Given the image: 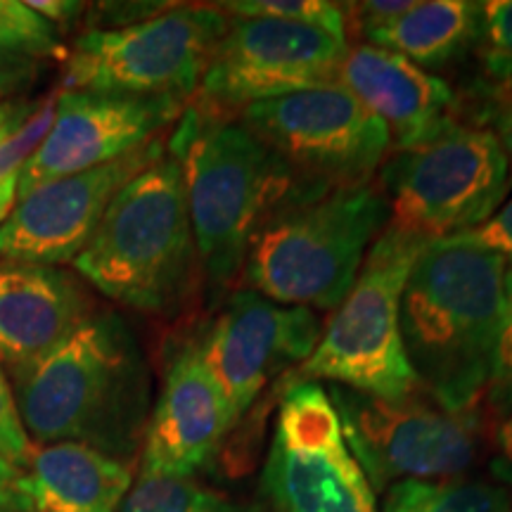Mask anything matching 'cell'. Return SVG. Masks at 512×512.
<instances>
[{"label":"cell","instance_id":"cell-1","mask_svg":"<svg viewBox=\"0 0 512 512\" xmlns=\"http://www.w3.org/2000/svg\"><path fill=\"white\" fill-rule=\"evenodd\" d=\"M31 444L91 446L131 465L150 418V368L117 313L95 311L60 347L10 375Z\"/></svg>","mask_w":512,"mask_h":512},{"label":"cell","instance_id":"cell-2","mask_svg":"<svg viewBox=\"0 0 512 512\" xmlns=\"http://www.w3.org/2000/svg\"><path fill=\"white\" fill-rule=\"evenodd\" d=\"M508 264L470 238L427 242L401 294V339L422 394L475 411L503 323Z\"/></svg>","mask_w":512,"mask_h":512},{"label":"cell","instance_id":"cell-3","mask_svg":"<svg viewBox=\"0 0 512 512\" xmlns=\"http://www.w3.org/2000/svg\"><path fill=\"white\" fill-rule=\"evenodd\" d=\"M181 166L192 235L211 304L240 280L254 233L273 209L302 192L299 181L238 117L188 105L166 147Z\"/></svg>","mask_w":512,"mask_h":512},{"label":"cell","instance_id":"cell-4","mask_svg":"<svg viewBox=\"0 0 512 512\" xmlns=\"http://www.w3.org/2000/svg\"><path fill=\"white\" fill-rule=\"evenodd\" d=\"M72 266L126 309L150 316L183 309L202 268L181 166L169 152L114 195Z\"/></svg>","mask_w":512,"mask_h":512},{"label":"cell","instance_id":"cell-5","mask_svg":"<svg viewBox=\"0 0 512 512\" xmlns=\"http://www.w3.org/2000/svg\"><path fill=\"white\" fill-rule=\"evenodd\" d=\"M387 226L389 202L375 181L302 192L256 230L240 280L271 302L335 311Z\"/></svg>","mask_w":512,"mask_h":512},{"label":"cell","instance_id":"cell-6","mask_svg":"<svg viewBox=\"0 0 512 512\" xmlns=\"http://www.w3.org/2000/svg\"><path fill=\"white\" fill-rule=\"evenodd\" d=\"M427 240L389 223L356 283L332 311L316 349L292 377L330 382L380 399L420 392L401 339V294Z\"/></svg>","mask_w":512,"mask_h":512},{"label":"cell","instance_id":"cell-7","mask_svg":"<svg viewBox=\"0 0 512 512\" xmlns=\"http://www.w3.org/2000/svg\"><path fill=\"white\" fill-rule=\"evenodd\" d=\"M377 176L389 223L427 242L479 228L510 188V164L496 133L456 119L425 143L389 152Z\"/></svg>","mask_w":512,"mask_h":512},{"label":"cell","instance_id":"cell-8","mask_svg":"<svg viewBox=\"0 0 512 512\" xmlns=\"http://www.w3.org/2000/svg\"><path fill=\"white\" fill-rule=\"evenodd\" d=\"M228 22L216 5H171L117 29H88L64 57L62 91L190 102Z\"/></svg>","mask_w":512,"mask_h":512},{"label":"cell","instance_id":"cell-9","mask_svg":"<svg viewBox=\"0 0 512 512\" xmlns=\"http://www.w3.org/2000/svg\"><path fill=\"white\" fill-rule=\"evenodd\" d=\"M328 394L344 439L373 491L403 479H458L482 451V418L475 411H448L420 392L380 399L330 384Z\"/></svg>","mask_w":512,"mask_h":512},{"label":"cell","instance_id":"cell-10","mask_svg":"<svg viewBox=\"0 0 512 512\" xmlns=\"http://www.w3.org/2000/svg\"><path fill=\"white\" fill-rule=\"evenodd\" d=\"M238 119L316 188L370 183L392 152L387 126L339 83L256 102Z\"/></svg>","mask_w":512,"mask_h":512},{"label":"cell","instance_id":"cell-11","mask_svg":"<svg viewBox=\"0 0 512 512\" xmlns=\"http://www.w3.org/2000/svg\"><path fill=\"white\" fill-rule=\"evenodd\" d=\"M261 486L273 512H377L373 486L320 382L290 377Z\"/></svg>","mask_w":512,"mask_h":512},{"label":"cell","instance_id":"cell-12","mask_svg":"<svg viewBox=\"0 0 512 512\" xmlns=\"http://www.w3.org/2000/svg\"><path fill=\"white\" fill-rule=\"evenodd\" d=\"M347 41L275 19L230 17L190 105L238 117L283 95L337 83Z\"/></svg>","mask_w":512,"mask_h":512},{"label":"cell","instance_id":"cell-13","mask_svg":"<svg viewBox=\"0 0 512 512\" xmlns=\"http://www.w3.org/2000/svg\"><path fill=\"white\" fill-rule=\"evenodd\" d=\"M320 335L323 320L316 311L271 302L245 287L223 299L192 344L240 420L268 382L302 366Z\"/></svg>","mask_w":512,"mask_h":512},{"label":"cell","instance_id":"cell-14","mask_svg":"<svg viewBox=\"0 0 512 512\" xmlns=\"http://www.w3.org/2000/svg\"><path fill=\"white\" fill-rule=\"evenodd\" d=\"M188 105L178 98L60 91L48 136L19 171L17 197L131 155L176 126Z\"/></svg>","mask_w":512,"mask_h":512},{"label":"cell","instance_id":"cell-15","mask_svg":"<svg viewBox=\"0 0 512 512\" xmlns=\"http://www.w3.org/2000/svg\"><path fill=\"white\" fill-rule=\"evenodd\" d=\"M164 152L166 145L157 138L117 162L48 181L17 197L0 226V259L43 266L72 264L93 238L114 195Z\"/></svg>","mask_w":512,"mask_h":512},{"label":"cell","instance_id":"cell-16","mask_svg":"<svg viewBox=\"0 0 512 512\" xmlns=\"http://www.w3.org/2000/svg\"><path fill=\"white\" fill-rule=\"evenodd\" d=\"M235 422L195 344H183L171 356L162 389L150 408L140 475L192 479L211 465Z\"/></svg>","mask_w":512,"mask_h":512},{"label":"cell","instance_id":"cell-17","mask_svg":"<svg viewBox=\"0 0 512 512\" xmlns=\"http://www.w3.org/2000/svg\"><path fill=\"white\" fill-rule=\"evenodd\" d=\"M95 313L76 275L60 266L0 259V368L41 361Z\"/></svg>","mask_w":512,"mask_h":512},{"label":"cell","instance_id":"cell-18","mask_svg":"<svg viewBox=\"0 0 512 512\" xmlns=\"http://www.w3.org/2000/svg\"><path fill=\"white\" fill-rule=\"evenodd\" d=\"M337 83L387 126L394 150L425 143L453 121L446 81L370 43L347 48Z\"/></svg>","mask_w":512,"mask_h":512},{"label":"cell","instance_id":"cell-19","mask_svg":"<svg viewBox=\"0 0 512 512\" xmlns=\"http://www.w3.org/2000/svg\"><path fill=\"white\" fill-rule=\"evenodd\" d=\"M133 486L131 465L74 441L34 446L19 472L22 512H119Z\"/></svg>","mask_w":512,"mask_h":512},{"label":"cell","instance_id":"cell-20","mask_svg":"<svg viewBox=\"0 0 512 512\" xmlns=\"http://www.w3.org/2000/svg\"><path fill=\"white\" fill-rule=\"evenodd\" d=\"M477 29L479 3L422 0L401 15L358 29V34L366 36L370 46L389 50L430 72L460 60L475 48Z\"/></svg>","mask_w":512,"mask_h":512},{"label":"cell","instance_id":"cell-21","mask_svg":"<svg viewBox=\"0 0 512 512\" xmlns=\"http://www.w3.org/2000/svg\"><path fill=\"white\" fill-rule=\"evenodd\" d=\"M382 512H512V494L479 479H403L384 491Z\"/></svg>","mask_w":512,"mask_h":512},{"label":"cell","instance_id":"cell-22","mask_svg":"<svg viewBox=\"0 0 512 512\" xmlns=\"http://www.w3.org/2000/svg\"><path fill=\"white\" fill-rule=\"evenodd\" d=\"M119 512H264L256 505L207 489L192 479L140 475L121 503Z\"/></svg>","mask_w":512,"mask_h":512},{"label":"cell","instance_id":"cell-23","mask_svg":"<svg viewBox=\"0 0 512 512\" xmlns=\"http://www.w3.org/2000/svg\"><path fill=\"white\" fill-rule=\"evenodd\" d=\"M216 8L228 17H256L275 19V22L297 24V27L318 29L347 41V17L342 3L328 0H235V3H219Z\"/></svg>","mask_w":512,"mask_h":512},{"label":"cell","instance_id":"cell-24","mask_svg":"<svg viewBox=\"0 0 512 512\" xmlns=\"http://www.w3.org/2000/svg\"><path fill=\"white\" fill-rule=\"evenodd\" d=\"M0 53L29 60L67 57L60 31L22 0H0Z\"/></svg>","mask_w":512,"mask_h":512},{"label":"cell","instance_id":"cell-25","mask_svg":"<svg viewBox=\"0 0 512 512\" xmlns=\"http://www.w3.org/2000/svg\"><path fill=\"white\" fill-rule=\"evenodd\" d=\"M475 48L484 74L512 88V0L479 3Z\"/></svg>","mask_w":512,"mask_h":512},{"label":"cell","instance_id":"cell-26","mask_svg":"<svg viewBox=\"0 0 512 512\" xmlns=\"http://www.w3.org/2000/svg\"><path fill=\"white\" fill-rule=\"evenodd\" d=\"M57 93H48L46 98L38 100L36 110L27 117L12 121L5 128H0V183L8 181L12 176H19L29 157L38 150L43 138L48 136L53 126Z\"/></svg>","mask_w":512,"mask_h":512},{"label":"cell","instance_id":"cell-27","mask_svg":"<svg viewBox=\"0 0 512 512\" xmlns=\"http://www.w3.org/2000/svg\"><path fill=\"white\" fill-rule=\"evenodd\" d=\"M486 396H489V406L498 418V425H512V266L505 271L503 323Z\"/></svg>","mask_w":512,"mask_h":512},{"label":"cell","instance_id":"cell-28","mask_svg":"<svg viewBox=\"0 0 512 512\" xmlns=\"http://www.w3.org/2000/svg\"><path fill=\"white\" fill-rule=\"evenodd\" d=\"M31 453H34V444H31L22 418H19L10 377L0 368V456L22 472L29 463Z\"/></svg>","mask_w":512,"mask_h":512},{"label":"cell","instance_id":"cell-29","mask_svg":"<svg viewBox=\"0 0 512 512\" xmlns=\"http://www.w3.org/2000/svg\"><path fill=\"white\" fill-rule=\"evenodd\" d=\"M467 235L482 247L496 252L505 264L512 266V200L498 209L489 221L470 230Z\"/></svg>","mask_w":512,"mask_h":512},{"label":"cell","instance_id":"cell-30","mask_svg":"<svg viewBox=\"0 0 512 512\" xmlns=\"http://www.w3.org/2000/svg\"><path fill=\"white\" fill-rule=\"evenodd\" d=\"M36 74V60L0 53V102L12 100Z\"/></svg>","mask_w":512,"mask_h":512},{"label":"cell","instance_id":"cell-31","mask_svg":"<svg viewBox=\"0 0 512 512\" xmlns=\"http://www.w3.org/2000/svg\"><path fill=\"white\" fill-rule=\"evenodd\" d=\"M27 5L46 19V22L53 24L55 29L69 27V24H72L74 19H79L83 15V10L88 8V5L74 3V0H29Z\"/></svg>","mask_w":512,"mask_h":512},{"label":"cell","instance_id":"cell-32","mask_svg":"<svg viewBox=\"0 0 512 512\" xmlns=\"http://www.w3.org/2000/svg\"><path fill=\"white\" fill-rule=\"evenodd\" d=\"M496 446L498 453L491 460V472L512 494V425H496Z\"/></svg>","mask_w":512,"mask_h":512},{"label":"cell","instance_id":"cell-33","mask_svg":"<svg viewBox=\"0 0 512 512\" xmlns=\"http://www.w3.org/2000/svg\"><path fill=\"white\" fill-rule=\"evenodd\" d=\"M491 131L496 133L498 143L503 145L505 157H508L510 164V183H512V91L501 98L498 105H494V128Z\"/></svg>","mask_w":512,"mask_h":512},{"label":"cell","instance_id":"cell-34","mask_svg":"<svg viewBox=\"0 0 512 512\" xmlns=\"http://www.w3.org/2000/svg\"><path fill=\"white\" fill-rule=\"evenodd\" d=\"M19 470L0 456V512H22L17 496Z\"/></svg>","mask_w":512,"mask_h":512},{"label":"cell","instance_id":"cell-35","mask_svg":"<svg viewBox=\"0 0 512 512\" xmlns=\"http://www.w3.org/2000/svg\"><path fill=\"white\" fill-rule=\"evenodd\" d=\"M38 102H27V100H5L0 102V128H5L12 121L27 117L36 110Z\"/></svg>","mask_w":512,"mask_h":512},{"label":"cell","instance_id":"cell-36","mask_svg":"<svg viewBox=\"0 0 512 512\" xmlns=\"http://www.w3.org/2000/svg\"><path fill=\"white\" fill-rule=\"evenodd\" d=\"M17 185H19V176H12L8 181L0 183V226H3L5 219L10 216L12 207L17 204Z\"/></svg>","mask_w":512,"mask_h":512}]
</instances>
